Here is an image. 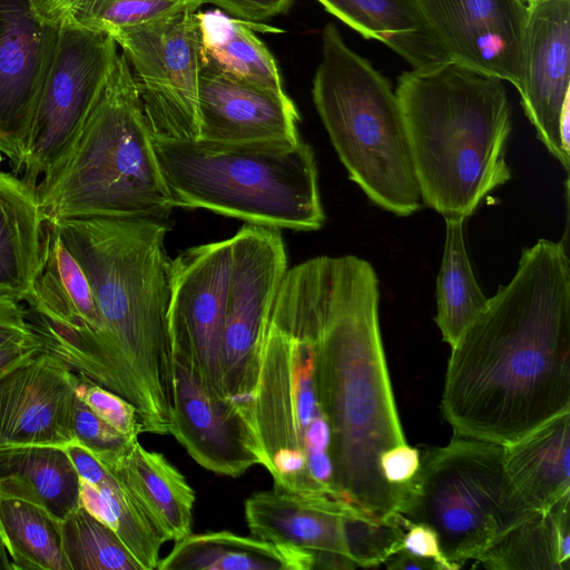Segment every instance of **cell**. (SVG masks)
I'll return each instance as SVG.
<instances>
[{
  "mask_svg": "<svg viewBox=\"0 0 570 570\" xmlns=\"http://www.w3.org/2000/svg\"><path fill=\"white\" fill-rule=\"evenodd\" d=\"M32 337L21 299L0 294V347Z\"/></svg>",
  "mask_w": 570,
  "mask_h": 570,
  "instance_id": "ab89813d",
  "label": "cell"
},
{
  "mask_svg": "<svg viewBox=\"0 0 570 570\" xmlns=\"http://www.w3.org/2000/svg\"><path fill=\"white\" fill-rule=\"evenodd\" d=\"M314 313V380L331 432L337 494L376 519L402 513L411 482L389 484L379 465L406 443L394 401L379 323V281L353 255L304 262Z\"/></svg>",
  "mask_w": 570,
  "mask_h": 570,
  "instance_id": "7a4b0ae2",
  "label": "cell"
},
{
  "mask_svg": "<svg viewBox=\"0 0 570 570\" xmlns=\"http://www.w3.org/2000/svg\"><path fill=\"white\" fill-rule=\"evenodd\" d=\"M109 36L130 66L153 138L198 139L204 57L197 12L185 10Z\"/></svg>",
  "mask_w": 570,
  "mask_h": 570,
  "instance_id": "30bf717a",
  "label": "cell"
},
{
  "mask_svg": "<svg viewBox=\"0 0 570 570\" xmlns=\"http://www.w3.org/2000/svg\"><path fill=\"white\" fill-rule=\"evenodd\" d=\"M197 19L204 62L243 82L285 92L274 56L255 33L282 30L233 18L220 9L197 12Z\"/></svg>",
  "mask_w": 570,
  "mask_h": 570,
  "instance_id": "4316f807",
  "label": "cell"
},
{
  "mask_svg": "<svg viewBox=\"0 0 570 570\" xmlns=\"http://www.w3.org/2000/svg\"><path fill=\"white\" fill-rule=\"evenodd\" d=\"M559 134L563 148L570 153V99L564 102L562 109Z\"/></svg>",
  "mask_w": 570,
  "mask_h": 570,
  "instance_id": "7bdbcfd3",
  "label": "cell"
},
{
  "mask_svg": "<svg viewBox=\"0 0 570 570\" xmlns=\"http://www.w3.org/2000/svg\"><path fill=\"white\" fill-rule=\"evenodd\" d=\"M313 101L330 139L365 195L396 216L421 208V191L396 94L333 22L322 31Z\"/></svg>",
  "mask_w": 570,
  "mask_h": 570,
  "instance_id": "ba28073f",
  "label": "cell"
},
{
  "mask_svg": "<svg viewBox=\"0 0 570 570\" xmlns=\"http://www.w3.org/2000/svg\"><path fill=\"white\" fill-rule=\"evenodd\" d=\"M212 3L228 16L255 23L286 13L293 0H203Z\"/></svg>",
  "mask_w": 570,
  "mask_h": 570,
  "instance_id": "f35d334b",
  "label": "cell"
},
{
  "mask_svg": "<svg viewBox=\"0 0 570 570\" xmlns=\"http://www.w3.org/2000/svg\"><path fill=\"white\" fill-rule=\"evenodd\" d=\"M158 570H312L313 554L230 531L189 533L160 559Z\"/></svg>",
  "mask_w": 570,
  "mask_h": 570,
  "instance_id": "d4e9b609",
  "label": "cell"
},
{
  "mask_svg": "<svg viewBox=\"0 0 570 570\" xmlns=\"http://www.w3.org/2000/svg\"><path fill=\"white\" fill-rule=\"evenodd\" d=\"M79 375L40 351L0 380V442L66 446L73 432Z\"/></svg>",
  "mask_w": 570,
  "mask_h": 570,
  "instance_id": "ac0fdd59",
  "label": "cell"
},
{
  "mask_svg": "<svg viewBox=\"0 0 570 570\" xmlns=\"http://www.w3.org/2000/svg\"><path fill=\"white\" fill-rule=\"evenodd\" d=\"M253 537L299 549L315 558V569H354L344 519L363 510L328 495H301L279 490L259 491L244 504Z\"/></svg>",
  "mask_w": 570,
  "mask_h": 570,
  "instance_id": "d6986e66",
  "label": "cell"
},
{
  "mask_svg": "<svg viewBox=\"0 0 570 570\" xmlns=\"http://www.w3.org/2000/svg\"><path fill=\"white\" fill-rule=\"evenodd\" d=\"M365 39L400 55L412 70L452 62L426 23L416 0H316Z\"/></svg>",
  "mask_w": 570,
  "mask_h": 570,
  "instance_id": "7402d4cb",
  "label": "cell"
},
{
  "mask_svg": "<svg viewBox=\"0 0 570 570\" xmlns=\"http://www.w3.org/2000/svg\"><path fill=\"white\" fill-rule=\"evenodd\" d=\"M62 17L50 0H0V158L20 175Z\"/></svg>",
  "mask_w": 570,
  "mask_h": 570,
  "instance_id": "7c38bea8",
  "label": "cell"
},
{
  "mask_svg": "<svg viewBox=\"0 0 570 570\" xmlns=\"http://www.w3.org/2000/svg\"><path fill=\"white\" fill-rule=\"evenodd\" d=\"M314 313L307 277L287 269L233 401L273 489L325 494L309 473L328 458L331 432L314 380Z\"/></svg>",
  "mask_w": 570,
  "mask_h": 570,
  "instance_id": "5b68a950",
  "label": "cell"
},
{
  "mask_svg": "<svg viewBox=\"0 0 570 570\" xmlns=\"http://www.w3.org/2000/svg\"><path fill=\"white\" fill-rule=\"evenodd\" d=\"M154 147L174 207L203 208L278 229L323 226L314 153L301 138L154 139Z\"/></svg>",
  "mask_w": 570,
  "mask_h": 570,
  "instance_id": "52a82bcc",
  "label": "cell"
},
{
  "mask_svg": "<svg viewBox=\"0 0 570 570\" xmlns=\"http://www.w3.org/2000/svg\"><path fill=\"white\" fill-rule=\"evenodd\" d=\"M109 35L62 17L56 53L42 87L20 177L36 188L63 156L98 100L118 58Z\"/></svg>",
  "mask_w": 570,
  "mask_h": 570,
  "instance_id": "8fae6325",
  "label": "cell"
},
{
  "mask_svg": "<svg viewBox=\"0 0 570 570\" xmlns=\"http://www.w3.org/2000/svg\"><path fill=\"white\" fill-rule=\"evenodd\" d=\"M174 385L169 434L204 469L237 478L259 464L249 433L235 406L203 383L189 364L173 356Z\"/></svg>",
  "mask_w": 570,
  "mask_h": 570,
  "instance_id": "e0dca14e",
  "label": "cell"
},
{
  "mask_svg": "<svg viewBox=\"0 0 570 570\" xmlns=\"http://www.w3.org/2000/svg\"><path fill=\"white\" fill-rule=\"evenodd\" d=\"M441 409L454 435L511 444L570 412V262L562 242L522 250L451 346Z\"/></svg>",
  "mask_w": 570,
  "mask_h": 570,
  "instance_id": "6da1fadb",
  "label": "cell"
},
{
  "mask_svg": "<svg viewBox=\"0 0 570 570\" xmlns=\"http://www.w3.org/2000/svg\"><path fill=\"white\" fill-rule=\"evenodd\" d=\"M79 504L111 528L141 570H155L164 540L129 491L106 469L91 484L80 479Z\"/></svg>",
  "mask_w": 570,
  "mask_h": 570,
  "instance_id": "f546056e",
  "label": "cell"
},
{
  "mask_svg": "<svg viewBox=\"0 0 570 570\" xmlns=\"http://www.w3.org/2000/svg\"><path fill=\"white\" fill-rule=\"evenodd\" d=\"M344 529L351 560L357 567H376L402 550L405 525L400 513L382 520L361 511L344 519Z\"/></svg>",
  "mask_w": 570,
  "mask_h": 570,
  "instance_id": "836d02e7",
  "label": "cell"
},
{
  "mask_svg": "<svg viewBox=\"0 0 570 570\" xmlns=\"http://www.w3.org/2000/svg\"><path fill=\"white\" fill-rule=\"evenodd\" d=\"M534 513L507 472L503 445L455 435L421 455L402 515L432 528L460 569Z\"/></svg>",
  "mask_w": 570,
  "mask_h": 570,
  "instance_id": "9c48e42d",
  "label": "cell"
},
{
  "mask_svg": "<svg viewBox=\"0 0 570 570\" xmlns=\"http://www.w3.org/2000/svg\"><path fill=\"white\" fill-rule=\"evenodd\" d=\"M540 1H546V0H525V2H527L528 4L535 3V2H540Z\"/></svg>",
  "mask_w": 570,
  "mask_h": 570,
  "instance_id": "ee69618b",
  "label": "cell"
},
{
  "mask_svg": "<svg viewBox=\"0 0 570 570\" xmlns=\"http://www.w3.org/2000/svg\"><path fill=\"white\" fill-rule=\"evenodd\" d=\"M384 564L391 570H442L435 561L412 556L404 550L389 557Z\"/></svg>",
  "mask_w": 570,
  "mask_h": 570,
  "instance_id": "b9f144b4",
  "label": "cell"
},
{
  "mask_svg": "<svg viewBox=\"0 0 570 570\" xmlns=\"http://www.w3.org/2000/svg\"><path fill=\"white\" fill-rule=\"evenodd\" d=\"M287 272L278 228L245 224L232 237V269L222 340V385L228 401L245 385L258 336Z\"/></svg>",
  "mask_w": 570,
  "mask_h": 570,
  "instance_id": "5bb4252c",
  "label": "cell"
},
{
  "mask_svg": "<svg viewBox=\"0 0 570 570\" xmlns=\"http://www.w3.org/2000/svg\"><path fill=\"white\" fill-rule=\"evenodd\" d=\"M503 449L507 472L531 510L548 511L570 494V412Z\"/></svg>",
  "mask_w": 570,
  "mask_h": 570,
  "instance_id": "cb8c5ba5",
  "label": "cell"
},
{
  "mask_svg": "<svg viewBox=\"0 0 570 570\" xmlns=\"http://www.w3.org/2000/svg\"><path fill=\"white\" fill-rule=\"evenodd\" d=\"M57 525L70 570H141L116 532L80 504Z\"/></svg>",
  "mask_w": 570,
  "mask_h": 570,
  "instance_id": "4dcf8cb0",
  "label": "cell"
},
{
  "mask_svg": "<svg viewBox=\"0 0 570 570\" xmlns=\"http://www.w3.org/2000/svg\"><path fill=\"white\" fill-rule=\"evenodd\" d=\"M0 570H1V564H0Z\"/></svg>",
  "mask_w": 570,
  "mask_h": 570,
  "instance_id": "f6af8a7d",
  "label": "cell"
},
{
  "mask_svg": "<svg viewBox=\"0 0 570 570\" xmlns=\"http://www.w3.org/2000/svg\"><path fill=\"white\" fill-rule=\"evenodd\" d=\"M422 202L444 219H466L510 180L511 106L503 81L454 62L399 77Z\"/></svg>",
  "mask_w": 570,
  "mask_h": 570,
  "instance_id": "277c9868",
  "label": "cell"
},
{
  "mask_svg": "<svg viewBox=\"0 0 570 570\" xmlns=\"http://www.w3.org/2000/svg\"><path fill=\"white\" fill-rule=\"evenodd\" d=\"M79 483L65 446L0 442V494L60 521L79 505Z\"/></svg>",
  "mask_w": 570,
  "mask_h": 570,
  "instance_id": "603a6c76",
  "label": "cell"
},
{
  "mask_svg": "<svg viewBox=\"0 0 570 570\" xmlns=\"http://www.w3.org/2000/svg\"><path fill=\"white\" fill-rule=\"evenodd\" d=\"M420 464V452L406 443L385 450L379 458L384 480L394 487L407 485L417 474Z\"/></svg>",
  "mask_w": 570,
  "mask_h": 570,
  "instance_id": "8d00e7d4",
  "label": "cell"
},
{
  "mask_svg": "<svg viewBox=\"0 0 570 570\" xmlns=\"http://www.w3.org/2000/svg\"><path fill=\"white\" fill-rule=\"evenodd\" d=\"M99 462L129 491L164 542L191 533L195 492L161 453L136 440L124 453Z\"/></svg>",
  "mask_w": 570,
  "mask_h": 570,
  "instance_id": "44dd1931",
  "label": "cell"
},
{
  "mask_svg": "<svg viewBox=\"0 0 570 570\" xmlns=\"http://www.w3.org/2000/svg\"><path fill=\"white\" fill-rule=\"evenodd\" d=\"M61 17L101 33L110 35L160 20L204 4L203 0H50Z\"/></svg>",
  "mask_w": 570,
  "mask_h": 570,
  "instance_id": "d6a6232c",
  "label": "cell"
},
{
  "mask_svg": "<svg viewBox=\"0 0 570 570\" xmlns=\"http://www.w3.org/2000/svg\"><path fill=\"white\" fill-rule=\"evenodd\" d=\"M199 138L220 142L297 140L299 114L286 92L237 80L204 62Z\"/></svg>",
  "mask_w": 570,
  "mask_h": 570,
  "instance_id": "ffe728a7",
  "label": "cell"
},
{
  "mask_svg": "<svg viewBox=\"0 0 570 570\" xmlns=\"http://www.w3.org/2000/svg\"><path fill=\"white\" fill-rule=\"evenodd\" d=\"M43 219L145 217L174 208L130 66L118 55L91 111L59 161L38 181Z\"/></svg>",
  "mask_w": 570,
  "mask_h": 570,
  "instance_id": "8992f818",
  "label": "cell"
},
{
  "mask_svg": "<svg viewBox=\"0 0 570 570\" xmlns=\"http://www.w3.org/2000/svg\"><path fill=\"white\" fill-rule=\"evenodd\" d=\"M42 226L36 188L0 169V294L21 299L30 289L40 259Z\"/></svg>",
  "mask_w": 570,
  "mask_h": 570,
  "instance_id": "484cf974",
  "label": "cell"
},
{
  "mask_svg": "<svg viewBox=\"0 0 570 570\" xmlns=\"http://www.w3.org/2000/svg\"><path fill=\"white\" fill-rule=\"evenodd\" d=\"M37 337L0 347V380L41 351Z\"/></svg>",
  "mask_w": 570,
  "mask_h": 570,
  "instance_id": "60d3db41",
  "label": "cell"
},
{
  "mask_svg": "<svg viewBox=\"0 0 570 570\" xmlns=\"http://www.w3.org/2000/svg\"><path fill=\"white\" fill-rule=\"evenodd\" d=\"M57 522L28 501L0 494L1 570H70Z\"/></svg>",
  "mask_w": 570,
  "mask_h": 570,
  "instance_id": "83f0119b",
  "label": "cell"
},
{
  "mask_svg": "<svg viewBox=\"0 0 570 570\" xmlns=\"http://www.w3.org/2000/svg\"><path fill=\"white\" fill-rule=\"evenodd\" d=\"M405 533L402 550L407 553L435 561L442 570H456L442 554L439 538L435 531L421 522L410 521L404 517Z\"/></svg>",
  "mask_w": 570,
  "mask_h": 570,
  "instance_id": "74e56055",
  "label": "cell"
},
{
  "mask_svg": "<svg viewBox=\"0 0 570 570\" xmlns=\"http://www.w3.org/2000/svg\"><path fill=\"white\" fill-rule=\"evenodd\" d=\"M450 60L466 69L511 82L522 80L525 0H416Z\"/></svg>",
  "mask_w": 570,
  "mask_h": 570,
  "instance_id": "9a60e30c",
  "label": "cell"
},
{
  "mask_svg": "<svg viewBox=\"0 0 570 570\" xmlns=\"http://www.w3.org/2000/svg\"><path fill=\"white\" fill-rule=\"evenodd\" d=\"M524 114L549 153L569 170L559 124L570 99V0L529 4L519 90Z\"/></svg>",
  "mask_w": 570,
  "mask_h": 570,
  "instance_id": "2e32d148",
  "label": "cell"
},
{
  "mask_svg": "<svg viewBox=\"0 0 570 570\" xmlns=\"http://www.w3.org/2000/svg\"><path fill=\"white\" fill-rule=\"evenodd\" d=\"M445 220V240L436 277L435 323L450 346L488 302L474 276L464 239V219Z\"/></svg>",
  "mask_w": 570,
  "mask_h": 570,
  "instance_id": "f1b7e54d",
  "label": "cell"
},
{
  "mask_svg": "<svg viewBox=\"0 0 570 570\" xmlns=\"http://www.w3.org/2000/svg\"><path fill=\"white\" fill-rule=\"evenodd\" d=\"M76 393L97 416L126 438L136 440L144 433L135 405L119 394L80 376Z\"/></svg>",
  "mask_w": 570,
  "mask_h": 570,
  "instance_id": "e575fe53",
  "label": "cell"
},
{
  "mask_svg": "<svg viewBox=\"0 0 570 570\" xmlns=\"http://www.w3.org/2000/svg\"><path fill=\"white\" fill-rule=\"evenodd\" d=\"M230 269L232 238L189 247L170 262L173 356L224 399L220 355Z\"/></svg>",
  "mask_w": 570,
  "mask_h": 570,
  "instance_id": "4fadbf2b",
  "label": "cell"
},
{
  "mask_svg": "<svg viewBox=\"0 0 570 570\" xmlns=\"http://www.w3.org/2000/svg\"><path fill=\"white\" fill-rule=\"evenodd\" d=\"M73 432L76 440L98 461L124 453L134 441L97 416L76 393Z\"/></svg>",
  "mask_w": 570,
  "mask_h": 570,
  "instance_id": "d590c367",
  "label": "cell"
},
{
  "mask_svg": "<svg viewBox=\"0 0 570 570\" xmlns=\"http://www.w3.org/2000/svg\"><path fill=\"white\" fill-rule=\"evenodd\" d=\"M478 561L493 570H564L551 508L535 512L510 530Z\"/></svg>",
  "mask_w": 570,
  "mask_h": 570,
  "instance_id": "1f68e13d",
  "label": "cell"
},
{
  "mask_svg": "<svg viewBox=\"0 0 570 570\" xmlns=\"http://www.w3.org/2000/svg\"><path fill=\"white\" fill-rule=\"evenodd\" d=\"M55 223L88 279L101 323L91 362L80 377L132 403L144 432L169 434L174 360L165 219L92 217Z\"/></svg>",
  "mask_w": 570,
  "mask_h": 570,
  "instance_id": "3957f363",
  "label": "cell"
}]
</instances>
